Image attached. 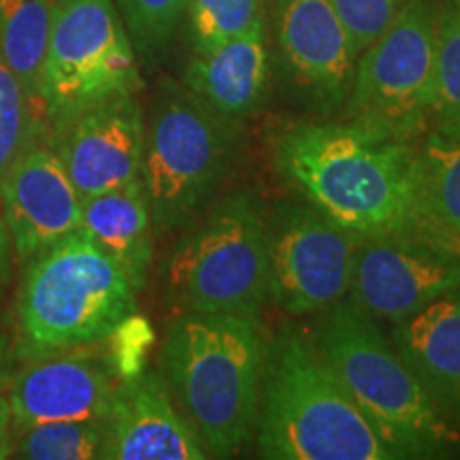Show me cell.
<instances>
[{
  "label": "cell",
  "instance_id": "1",
  "mask_svg": "<svg viewBox=\"0 0 460 460\" xmlns=\"http://www.w3.org/2000/svg\"><path fill=\"white\" fill-rule=\"evenodd\" d=\"M418 141L315 118L275 126L269 149L275 171L305 203L360 237L444 241L424 205Z\"/></svg>",
  "mask_w": 460,
  "mask_h": 460
},
{
  "label": "cell",
  "instance_id": "2",
  "mask_svg": "<svg viewBox=\"0 0 460 460\" xmlns=\"http://www.w3.org/2000/svg\"><path fill=\"white\" fill-rule=\"evenodd\" d=\"M267 339L258 320L177 314L160 352V376L214 458L243 452L256 433Z\"/></svg>",
  "mask_w": 460,
  "mask_h": 460
},
{
  "label": "cell",
  "instance_id": "3",
  "mask_svg": "<svg viewBox=\"0 0 460 460\" xmlns=\"http://www.w3.org/2000/svg\"><path fill=\"white\" fill-rule=\"evenodd\" d=\"M256 452L267 460H394L314 339L286 326L267 341Z\"/></svg>",
  "mask_w": 460,
  "mask_h": 460
},
{
  "label": "cell",
  "instance_id": "4",
  "mask_svg": "<svg viewBox=\"0 0 460 460\" xmlns=\"http://www.w3.org/2000/svg\"><path fill=\"white\" fill-rule=\"evenodd\" d=\"M312 339L396 460L460 456V430L441 416L376 318L343 298L320 312Z\"/></svg>",
  "mask_w": 460,
  "mask_h": 460
},
{
  "label": "cell",
  "instance_id": "5",
  "mask_svg": "<svg viewBox=\"0 0 460 460\" xmlns=\"http://www.w3.org/2000/svg\"><path fill=\"white\" fill-rule=\"evenodd\" d=\"M31 261L17 298L24 360L99 345L139 312V292L82 230Z\"/></svg>",
  "mask_w": 460,
  "mask_h": 460
},
{
  "label": "cell",
  "instance_id": "6",
  "mask_svg": "<svg viewBox=\"0 0 460 460\" xmlns=\"http://www.w3.org/2000/svg\"><path fill=\"white\" fill-rule=\"evenodd\" d=\"M164 301L177 314L258 320L269 301L267 216L250 192L214 200L171 247Z\"/></svg>",
  "mask_w": 460,
  "mask_h": 460
},
{
  "label": "cell",
  "instance_id": "7",
  "mask_svg": "<svg viewBox=\"0 0 460 460\" xmlns=\"http://www.w3.org/2000/svg\"><path fill=\"white\" fill-rule=\"evenodd\" d=\"M237 128L181 82L160 79L146 111L141 164L154 233L183 230L214 203L237 156Z\"/></svg>",
  "mask_w": 460,
  "mask_h": 460
},
{
  "label": "cell",
  "instance_id": "8",
  "mask_svg": "<svg viewBox=\"0 0 460 460\" xmlns=\"http://www.w3.org/2000/svg\"><path fill=\"white\" fill-rule=\"evenodd\" d=\"M141 88L139 58L113 0H51L41 68L45 137L82 109Z\"/></svg>",
  "mask_w": 460,
  "mask_h": 460
},
{
  "label": "cell",
  "instance_id": "9",
  "mask_svg": "<svg viewBox=\"0 0 460 460\" xmlns=\"http://www.w3.org/2000/svg\"><path fill=\"white\" fill-rule=\"evenodd\" d=\"M439 7L441 0H407L360 51L341 119L405 141L429 130Z\"/></svg>",
  "mask_w": 460,
  "mask_h": 460
},
{
  "label": "cell",
  "instance_id": "10",
  "mask_svg": "<svg viewBox=\"0 0 460 460\" xmlns=\"http://www.w3.org/2000/svg\"><path fill=\"white\" fill-rule=\"evenodd\" d=\"M269 301L284 314H320L349 292L360 234L309 203H279L267 216Z\"/></svg>",
  "mask_w": 460,
  "mask_h": 460
},
{
  "label": "cell",
  "instance_id": "11",
  "mask_svg": "<svg viewBox=\"0 0 460 460\" xmlns=\"http://www.w3.org/2000/svg\"><path fill=\"white\" fill-rule=\"evenodd\" d=\"M275 66L288 94L305 111H343L358 51L329 0H273Z\"/></svg>",
  "mask_w": 460,
  "mask_h": 460
},
{
  "label": "cell",
  "instance_id": "12",
  "mask_svg": "<svg viewBox=\"0 0 460 460\" xmlns=\"http://www.w3.org/2000/svg\"><path fill=\"white\" fill-rule=\"evenodd\" d=\"M460 288V247L429 237H360L349 301L377 322L418 314Z\"/></svg>",
  "mask_w": 460,
  "mask_h": 460
},
{
  "label": "cell",
  "instance_id": "13",
  "mask_svg": "<svg viewBox=\"0 0 460 460\" xmlns=\"http://www.w3.org/2000/svg\"><path fill=\"white\" fill-rule=\"evenodd\" d=\"M146 109L139 92L109 96L48 132L79 197L141 181Z\"/></svg>",
  "mask_w": 460,
  "mask_h": 460
},
{
  "label": "cell",
  "instance_id": "14",
  "mask_svg": "<svg viewBox=\"0 0 460 460\" xmlns=\"http://www.w3.org/2000/svg\"><path fill=\"white\" fill-rule=\"evenodd\" d=\"M3 220L22 258L82 228V197L48 137H32L0 177Z\"/></svg>",
  "mask_w": 460,
  "mask_h": 460
},
{
  "label": "cell",
  "instance_id": "15",
  "mask_svg": "<svg viewBox=\"0 0 460 460\" xmlns=\"http://www.w3.org/2000/svg\"><path fill=\"white\" fill-rule=\"evenodd\" d=\"M119 386L122 379L109 356L71 349L28 360L7 388L13 429L58 420H107Z\"/></svg>",
  "mask_w": 460,
  "mask_h": 460
},
{
  "label": "cell",
  "instance_id": "16",
  "mask_svg": "<svg viewBox=\"0 0 460 460\" xmlns=\"http://www.w3.org/2000/svg\"><path fill=\"white\" fill-rule=\"evenodd\" d=\"M203 441L175 405L160 371L122 379L102 460H205Z\"/></svg>",
  "mask_w": 460,
  "mask_h": 460
},
{
  "label": "cell",
  "instance_id": "17",
  "mask_svg": "<svg viewBox=\"0 0 460 460\" xmlns=\"http://www.w3.org/2000/svg\"><path fill=\"white\" fill-rule=\"evenodd\" d=\"M271 49L267 20L250 31L192 54L181 73V84L211 111L241 124L261 111L271 85Z\"/></svg>",
  "mask_w": 460,
  "mask_h": 460
},
{
  "label": "cell",
  "instance_id": "18",
  "mask_svg": "<svg viewBox=\"0 0 460 460\" xmlns=\"http://www.w3.org/2000/svg\"><path fill=\"white\" fill-rule=\"evenodd\" d=\"M390 339L441 416L460 430V288L396 322Z\"/></svg>",
  "mask_w": 460,
  "mask_h": 460
},
{
  "label": "cell",
  "instance_id": "19",
  "mask_svg": "<svg viewBox=\"0 0 460 460\" xmlns=\"http://www.w3.org/2000/svg\"><path fill=\"white\" fill-rule=\"evenodd\" d=\"M82 233L111 258L137 292L154 261V226L141 181L82 200Z\"/></svg>",
  "mask_w": 460,
  "mask_h": 460
},
{
  "label": "cell",
  "instance_id": "20",
  "mask_svg": "<svg viewBox=\"0 0 460 460\" xmlns=\"http://www.w3.org/2000/svg\"><path fill=\"white\" fill-rule=\"evenodd\" d=\"M51 20V0H0V51L34 122V137H45L41 122V68Z\"/></svg>",
  "mask_w": 460,
  "mask_h": 460
},
{
  "label": "cell",
  "instance_id": "21",
  "mask_svg": "<svg viewBox=\"0 0 460 460\" xmlns=\"http://www.w3.org/2000/svg\"><path fill=\"white\" fill-rule=\"evenodd\" d=\"M418 154L429 220L441 239L460 247V137L429 128Z\"/></svg>",
  "mask_w": 460,
  "mask_h": 460
},
{
  "label": "cell",
  "instance_id": "22",
  "mask_svg": "<svg viewBox=\"0 0 460 460\" xmlns=\"http://www.w3.org/2000/svg\"><path fill=\"white\" fill-rule=\"evenodd\" d=\"M107 420H58L17 429L13 458L94 460L102 458Z\"/></svg>",
  "mask_w": 460,
  "mask_h": 460
},
{
  "label": "cell",
  "instance_id": "23",
  "mask_svg": "<svg viewBox=\"0 0 460 460\" xmlns=\"http://www.w3.org/2000/svg\"><path fill=\"white\" fill-rule=\"evenodd\" d=\"M429 128L460 137V17L452 0H441L437 15L433 102Z\"/></svg>",
  "mask_w": 460,
  "mask_h": 460
},
{
  "label": "cell",
  "instance_id": "24",
  "mask_svg": "<svg viewBox=\"0 0 460 460\" xmlns=\"http://www.w3.org/2000/svg\"><path fill=\"white\" fill-rule=\"evenodd\" d=\"M135 54L154 68L169 51L177 28L183 24L190 0H113Z\"/></svg>",
  "mask_w": 460,
  "mask_h": 460
},
{
  "label": "cell",
  "instance_id": "25",
  "mask_svg": "<svg viewBox=\"0 0 460 460\" xmlns=\"http://www.w3.org/2000/svg\"><path fill=\"white\" fill-rule=\"evenodd\" d=\"M262 17L264 0H190L183 22L192 54H200L247 32Z\"/></svg>",
  "mask_w": 460,
  "mask_h": 460
},
{
  "label": "cell",
  "instance_id": "26",
  "mask_svg": "<svg viewBox=\"0 0 460 460\" xmlns=\"http://www.w3.org/2000/svg\"><path fill=\"white\" fill-rule=\"evenodd\" d=\"M34 135L24 92L0 51V177Z\"/></svg>",
  "mask_w": 460,
  "mask_h": 460
},
{
  "label": "cell",
  "instance_id": "27",
  "mask_svg": "<svg viewBox=\"0 0 460 460\" xmlns=\"http://www.w3.org/2000/svg\"><path fill=\"white\" fill-rule=\"evenodd\" d=\"M348 28L356 51L367 49L390 26L407 0H329Z\"/></svg>",
  "mask_w": 460,
  "mask_h": 460
},
{
  "label": "cell",
  "instance_id": "28",
  "mask_svg": "<svg viewBox=\"0 0 460 460\" xmlns=\"http://www.w3.org/2000/svg\"><path fill=\"white\" fill-rule=\"evenodd\" d=\"M109 339L113 341V352L109 354V360H111L119 379L139 376L143 371V356H146L147 345L152 341V331L147 329L146 322L137 318V314L130 315Z\"/></svg>",
  "mask_w": 460,
  "mask_h": 460
},
{
  "label": "cell",
  "instance_id": "29",
  "mask_svg": "<svg viewBox=\"0 0 460 460\" xmlns=\"http://www.w3.org/2000/svg\"><path fill=\"white\" fill-rule=\"evenodd\" d=\"M13 413L7 399V393H0V460L13 458Z\"/></svg>",
  "mask_w": 460,
  "mask_h": 460
},
{
  "label": "cell",
  "instance_id": "30",
  "mask_svg": "<svg viewBox=\"0 0 460 460\" xmlns=\"http://www.w3.org/2000/svg\"><path fill=\"white\" fill-rule=\"evenodd\" d=\"M9 345H11L9 337L4 335L3 331H0V367H3V362L7 360V354H9Z\"/></svg>",
  "mask_w": 460,
  "mask_h": 460
},
{
  "label": "cell",
  "instance_id": "31",
  "mask_svg": "<svg viewBox=\"0 0 460 460\" xmlns=\"http://www.w3.org/2000/svg\"><path fill=\"white\" fill-rule=\"evenodd\" d=\"M452 4H454V9H456V13L460 17V0H452Z\"/></svg>",
  "mask_w": 460,
  "mask_h": 460
},
{
  "label": "cell",
  "instance_id": "32",
  "mask_svg": "<svg viewBox=\"0 0 460 460\" xmlns=\"http://www.w3.org/2000/svg\"><path fill=\"white\" fill-rule=\"evenodd\" d=\"M0 281H3V279H0Z\"/></svg>",
  "mask_w": 460,
  "mask_h": 460
}]
</instances>
